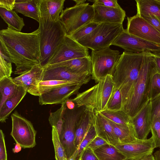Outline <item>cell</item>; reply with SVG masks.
<instances>
[{
	"instance_id": "1",
	"label": "cell",
	"mask_w": 160,
	"mask_h": 160,
	"mask_svg": "<svg viewBox=\"0 0 160 160\" xmlns=\"http://www.w3.org/2000/svg\"><path fill=\"white\" fill-rule=\"evenodd\" d=\"M40 31L24 33L7 28L0 31V45L16 66L15 74L21 75L41 66Z\"/></svg>"
},
{
	"instance_id": "2",
	"label": "cell",
	"mask_w": 160,
	"mask_h": 160,
	"mask_svg": "<svg viewBox=\"0 0 160 160\" xmlns=\"http://www.w3.org/2000/svg\"><path fill=\"white\" fill-rule=\"evenodd\" d=\"M148 52L132 53L124 51L120 55L112 77L114 88L118 89L121 93L122 109L132 93L144 58Z\"/></svg>"
},
{
	"instance_id": "3",
	"label": "cell",
	"mask_w": 160,
	"mask_h": 160,
	"mask_svg": "<svg viewBox=\"0 0 160 160\" xmlns=\"http://www.w3.org/2000/svg\"><path fill=\"white\" fill-rule=\"evenodd\" d=\"M156 70L154 55L152 53L148 52L144 58L132 93L122 109L131 118L149 99L148 93L150 79L152 74Z\"/></svg>"
},
{
	"instance_id": "4",
	"label": "cell",
	"mask_w": 160,
	"mask_h": 160,
	"mask_svg": "<svg viewBox=\"0 0 160 160\" xmlns=\"http://www.w3.org/2000/svg\"><path fill=\"white\" fill-rule=\"evenodd\" d=\"M40 63L46 66L62 43L66 35L59 20L55 22L39 16Z\"/></svg>"
},
{
	"instance_id": "5",
	"label": "cell",
	"mask_w": 160,
	"mask_h": 160,
	"mask_svg": "<svg viewBox=\"0 0 160 160\" xmlns=\"http://www.w3.org/2000/svg\"><path fill=\"white\" fill-rule=\"evenodd\" d=\"M114 86L113 77L108 75L97 84L72 99L78 107L100 112L106 109L107 104Z\"/></svg>"
},
{
	"instance_id": "6",
	"label": "cell",
	"mask_w": 160,
	"mask_h": 160,
	"mask_svg": "<svg viewBox=\"0 0 160 160\" xmlns=\"http://www.w3.org/2000/svg\"><path fill=\"white\" fill-rule=\"evenodd\" d=\"M123 29L122 24L99 23L90 33L77 42L92 50L100 49L111 45Z\"/></svg>"
},
{
	"instance_id": "7",
	"label": "cell",
	"mask_w": 160,
	"mask_h": 160,
	"mask_svg": "<svg viewBox=\"0 0 160 160\" xmlns=\"http://www.w3.org/2000/svg\"><path fill=\"white\" fill-rule=\"evenodd\" d=\"M90 56L92 65V78L98 83L108 75L112 76L120 55L118 51L112 49L109 46L92 50Z\"/></svg>"
},
{
	"instance_id": "8",
	"label": "cell",
	"mask_w": 160,
	"mask_h": 160,
	"mask_svg": "<svg viewBox=\"0 0 160 160\" xmlns=\"http://www.w3.org/2000/svg\"><path fill=\"white\" fill-rule=\"evenodd\" d=\"M93 16V4L90 5L88 3H85L67 8L61 14L59 21L68 35L92 21Z\"/></svg>"
},
{
	"instance_id": "9",
	"label": "cell",
	"mask_w": 160,
	"mask_h": 160,
	"mask_svg": "<svg viewBox=\"0 0 160 160\" xmlns=\"http://www.w3.org/2000/svg\"><path fill=\"white\" fill-rule=\"evenodd\" d=\"M85 107H77L72 110H65L63 117V130L60 137L68 160L76 151L74 141L77 124L84 112Z\"/></svg>"
},
{
	"instance_id": "10",
	"label": "cell",
	"mask_w": 160,
	"mask_h": 160,
	"mask_svg": "<svg viewBox=\"0 0 160 160\" xmlns=\"http://www.w3.org/2000/svg\"><path fill=\"white\" fill-rule=\"evenodd\" d=\"M10 135L23 148H32L36 145L37 131L32 122L15 111L11 115Z\"/></svg>"
},
{
	"instance_id": "11",
	"label": "cell",
	"mask_w": 160,
	"mask_h": 160,
	"mask_svg": "<svg viewBox=\"0 0 160 160\" xmlns=\"http://www.w3.org/2000/svg\"><path fill=\"white\" fill-rule=\"evenodd\" d=\"M112 45L119 47L123 49L124 51L129 52H160V45L130 35L124 29Z\"/></svg>"
},
{
	"instance_id": "12",
	"label": "cell",
	"mask_w": 160,
	"mask_h": 160,
	"mask_svg": "<svg viewBox=\"0 0 160 160\" xmlns=\"http://www.w3.org/2000/svg\"><path fill=\"white\" fill-rule=\"evenodd\" d=\"M89 56L88 48L66 35L46 66Z\"/></svg>"
},
{
	"instance_id": "13",
	"label": "cell",
	"mask_w": 160,
	"mask_h": 160,
	"mask_svg": "<svg viewBox=\"0 0 160 160\" xmlns=\"http://www.w3.org/2000/svg\"><path fill=\"white\" fill-rule=\"evenodd\" d=\"M127 28L130 34L160 45V33L142 17L136 14L127 17Z\"/></svg>"
},
{
	"instance_id": "14",
	"label": "cell",
	"mask_w": 160,
	"mask_h": 160,
	"mask_svg": "<svg viewBox=\"0 0 160 160\" xmlns=\"http://www.w3.org/2000/svg\"><path fill=\"white\" fill-rule=\"evenodd\" d=\"M126 157L127 160H138L152 154L156 144L153 137L141 140L137 139L128 143L114 145Z\"/></svg>"
},
{
	"instance_id": "15",
	"label": "cell",
	"mask_w": 160,
	"mask_h": 160,
	"mask_svg": "<svg viewBox=\"0 0 160 160\" xmlns=\"http://www.w3.org/2000/svg\"><path fill=\"white\" fill-rule=\"evenodd\" d=\"M84 84L82 82L60 87L41 95L39 102L41 105L62 104L72 95L77 94L81 87Z\"/></svg>"
},
{
	"instance_id": "16",
	"label": "cell",
	"mask_w": 160,
	"mask_h": 160,
	"mask_svg": "<svg viewBox=\"0 0 160 160\" xmlns=\"http://www.w3.org/2000/svg\"><path fill=\"white\" fill-rule=\"evenodd\" d=\"M132 122L137 139H147L151 131L152 121L151 101L149 99L132 118Z\"/></svg>"
},
{
	"instance_id": "17",
	"label": "cell",
	"mask_w": 160,
	"mask_h": 160,
	"mask_svg": "<svg viewBox=\"0 0 160 160\" xmlns=\"http://www.w3.org/2000/svg\"><path fill=\"white\" fill-rule=\"evenodd\" d=\"M44 68L41 66H35L29 71L12 79L18 86L23 87L29 94L38 96V87L42 81Z\"/></svg>"
},
{
	"instance_id": "18",
	"label": "cell",
	"mask_w": 160,
	"mask_h": 160,
	"mask_svg": "<svg viewBox=\"0 0 160 160\" xmlns=\"http://www.w3.org/2000/svg\"><path fill=\"white\" fill-rule=\"evenodd\" d=\"M91 78V75L75 74L63 67H46L44 68L42 81L57 80L83 82L86 84Z\"/></svg>"
},
{
	"instance_id": "19",
	"label": "cell",
	"mask_w": 160,
	"mask_h": 160,
	"mask_svg": "<svg viewBox=\"0 0 160 160\" xmlns=\"http://www.w3.org/2000/svg\"><path fill=\"white\" fill-rule=\"evenodd\" d=\"M94 16L92 21L99 23L122 24L126 12L122 8H115L93 3Z\"/></svg>"
},
{
	"instance_id": "20",
	"label": "cell",
	"mask_w": 160,
	"mask_h": 160,
	"mask_svg": "<svg viewBox=\"0 0 160 160\" xmlns=\"http://www.w3.org/2000/svg\"><path fill=\"white\" fill-rule=\"evenodd\" d=\"M93 123L97 136L110 144L120 143L108 120L99 112L94 111Z\"/></svg>"
},
{
	"instance_id": "21",
	"label": "cell",
	"mask_w": 160,
	"mask_h": 160,
	"mask_svg": "<svg viewBox=\"0 0 160 160\" xmlns=\"http://www.w3.org/2000/svg\"><path fill=\"white\" fill-rule=\"evenodd\" d=\"M65 0H38L39 16L49 20L56 22L63 10Z\"/></svg>"
},
{
	"instance_id": "22",
	"label": "cell",
	"mask_w": 160,
	"mask_h": 160,
	"mask_svg": "<svg viewBox=\"0 0 160 160\" xmlns=\"http://www.w3.org/2000/svg\"><path fill=\"white\" fill-rule=\"evenodd\" d=\"M59 66L63 67L69 72L76 74L91 76L92 74V65L90 55L48 65L45 67Z\"/></svg>"
},
{
	"instance_id": "23",
	"label": "cell",
	"mask_w": 160,
	"mask_h": 160,
	"mask_svg": "<svg viewBox=\"0 0 160 160\" xmlns=\"http://www.w3.org/2000/svg\"><path fill=\"white\" fill-rule=\"evenodd\" d=\"M94 113V111L86 108L77 124L74 141L76 151L79 146L90 126L93 122Z\"/></svg>"
},
{
	"instance_id": "24",
	"label": "cell",
	"mask_w": 160,
	"mask_h": 160,
	"mask_svg": "<svg viewBox=\"0 0 160 160\" xmlns=\"http://www.w3.org/2000/svg\"><path fill=\"white\" fill-rule=\"evenodd\" d=\"M27 92L22 87L18 86L15 93L9 98L0 108V121L5 122L12 112L22 100Z\"/></svg>"
},
{
	"instance_id": "25",
	"label": "cell",
	"mask_w": 160,
	"mask_h": 160,
	"mask_svg": "<svg viewBox=\"0 0 160 160\" xmlns=\"http://www.w3.org/2000/svg\"><path fill=\"white\" fill-rule=\"evenodd\" d=\"M38 2V0H16L14 10L39 23Z\"/></svg>"
},
{
	"instance_id": "26",
	"label": "cell",
	"mask_w": 160,
	"mask_h": 160,
	"mask_svg": "<svg viewBox=\"0 0 160 160\" xmlns=\"http://www.w3.org/2000/svg\"><path fill=\"white\" fill-rule=\"evenodd\" d=\"M93 152L99 160H127L115 146L108 143L99 147Z\"/></svg>"
},
{
	"instance_id": "27",
	"label": "cell",
	"mask_w": 160,
	"mask_h": 160,
	"mask_svg": "<svg viewBox=\"0 0 160 160\" xmlns=\"http://www.w3.org/2000/svg\"><path fill=\"white\" fill-rule=\"evenodd\" d=\"M108 119L112 126L120 144L130 143L137 139L132 124L129 125H122Z\"/></svg>"
},
{
	"instance_id": "28",
	"label": "cell",
	"mask_w": 160,
	"mask_h": 160,
	"mask_svg": "<svg viewBox=\"0 0 160 160\" xmlns=\"http://www.w3.org/2000/svg\"><path fill=\"white\" fill-rule=\"evenodd\" d=\"M0 15L7 24V28L14 31L21 32L25 26L23 18L20 17L13 10H9L0 8Z\"/></svg>"
},
{
	"instance_id": "29",
	"label": "cell",
	"mask_w": 160,
	"mask_h": 160,
	"mask_svg": "<svg viewBox=\"0 0 160 160\" xmlns=\"http://www.w3.org/2000/svg\"><path fill=\"white\" fill-rule=\"evenodd\" d=\"M137 14L141 16L154 15L160 18V0H136Z\"/></svg>"
},
{
	"instance_id": "30",
	"label": "cell",
	"mask_w": 160,
	"mask_h": 160,
	"mask_svg": "<svg viewBox=\"0 0 160 160\" xmlns=\"http://www.w3.org/2000/svg\"><path fill=\"white\" fill-rule=\"evenodd\" d=\"M18 87L11 77H4L0 79V108L5 101L15 93Z\"/></svg>"
},
{
	"instance_id": "31",
	"label": "cell",
	"mask_w": 160,
	"mask_h": 160,
	"mask_svg": "<svg viewBox=\"0 0 160 160\" xmlns=\"http://www.w3.org/2000/svg\"><path fill=\"white\" fill-rule=\"evenodd\" d=\"M99 112L107 119L117 124L129 125L132 124L131 118L123 110L112 111L106 109Z\"/></svg>"
},
{
	"instance_id": "32",
	"label": "cell",
	"mask_w": 160,
	"mask_h": 160,
	"mask_svg": "<svg viewBox=\"0 0 160 160\" xmlns=\"http://www.w3.org/2000/svg\"><path fill=\"white\" fill-rule=\"evenodd\" d=\"M65 102L62 104L61 107L57 111L53 112H51L48 118L50 125L52 127H56L59 137L63 130V117L66 110Z\"/></svg>"
},
{
	"instance_id": "33",
	"label": "cell",
	"mask_w": 160,
	"mask_h": 160,
	"mask_svg": "<svg viewBox=\"0 0 160 160\" xmlns=\"http://www.w3.org/2000/svg\"><path fill=\"white\" fill-rule=\"evenodd\" d=\"M79 83L80 82L57 80L42 81L39 82L38 85V96L45 92L55 88Z\"/></svg>"
},
{
	"instance_id": "34",
	"label": "cell",
	"mask_w": 160,
	"mask_h": 160,
	"mask_svg": "<svg viewBox=\"0 0 160 160\" xmlns=\"http://www.w3.org/2000/svg\"><path fill=\"white\" fill-rule=\"evenodd\" d=\"M52 135L56 160H68L58 131L54 126L52 127Z\"/></svg>"
},
{
	"instance_id": "35",
	"label": "cell",
	"mask_w": 160,
	"mask_h": 160,
	"mask_svg": "<svg viewBox=\"0 0 160 160\" xmlns=\"http://www.w3.org/2000/svg\"><path fill=\"white\" fill-rule=\"evenodd\" d=\"M0 79L6 77H11L12 72L10 59L0 45Z\"/></svg>"
},
{
	"instance_id": "36",
	"label": "cell",
	"mask_w": 160,
	"mask_h": 160,
	"mask_svg": "<svg viewBox=\"0 0 160 160\" xmlns=\"http://www.w3.org/2000/svg\"><path fill=\"white\" fill-rule=\"evenodd\" d=\"M98 24L92 21L89 22L67 35L73 40L78 42L90 33Z\"/></svg>"
},
{
	"instance_id": "37",
	"label": "cell",
	"mask_w": 160,
	"mask_h": 160,
	"mask_svg": "<svg viewBox=\"0 0 160 160\" xmlns=\"http://www.w3.org/2000/svg\"><path fill=\"white\" fill-rule=\"evenodd\" d=\"M106 109L116 111L122 110V99L121 92L118 88H113L108 100Z\"/></svg>"
},
{
	"instance_id": "38",
	"label": "cell",
	"mask_w": 160,
	"mask_h": 160,
	"mask_svg": "<svg viewBox=\"0 0 160 160\" xmlns=\"http://www.w3.org/2000/svg\"><path fill=\"white\" fill-rule=\"evenodd\" d=\"M160 93V73L157 70L152 74L149 82L148 97L151 99Z\"/></svg>"
},
{
	"instance_id": "39",
	"label": "cell",
	"mask_w": 160,
	"mask_h": 160,
	"mask_svg": "<svg viewBox=\"0 0 160 160\" xmlns=\"http://www.w3.org/2000/svg\"><path fill=\"white\" fill-rule=\"evenodd\" d=\"M96 136V132L93 123L90 126L86 135L81 142L78 148L73 154L76 157V160H78L83 150Z\"/></svg>"
},
{
	"instance_id": "40",
	"label": "cell",
	"mask_w": 160,
	"mask_h": 160,
	"mask_svg": "<svg viewBox=\"0 0 160 160\" xmlns=\"http://www.w3.org/2000/svg\"><path fill=\"white\" fill-rule=\"evenodd\" d=\"M151 131L156 144V148H160V118L152 119Z\"/></svg>"
},
{
	"instance_id": "41",
	"label": "cell",
	"mask_w": 160,
	"mask_h": 160,
	"mask_svg": "<svg viewBox=\"0 0 160 160\" xmlns=\"http://www.w3.org/2000/svg\"><path fill=\"white\" fill-rule=\"evenodd\" d=\"M151 99L152 119L157 118H160V93Z\"/></svg>"
},
{
	"instance_id": "42",
	"label": "cell",
	"mask_w": 160,
	"mask_h": 160,
	"mask_svg": "<svg viewBox=\"0 0 160 160\" xmlns=\"http://www.w3.org/2000/svg\"><path fill=\"white\" fill-rule=\"evenodd\" d=\"M141 16L151 24L160 33V18H159L152 14H147Z\"/></svg>"
},
{
	"instance_id": "43",
	"label": "cell",
	"mask_w": 160,
	"mask_h": 160,
	"mask_svg": "<svg viewBox=\"0 0 160 160\" xmlns=\"http://www.w3.org/2000/svg\"><path fill=\"white\" fill-rule=\"evenodd\" d=\"M89 1L98 5L106 7L120 9L122 8L118 2L117 0H95Z\"/></svg>"
},
{
	"instance_id": "44",
	"label": "cell",
	"mask_w": 160,
	"mask_h": 160,
	"mask_svg": "<svg viewBox=\"0 0 160 160\" xmlns=\"http://www.w3.org/2000/svg\"><path fill=\"white\" fill-rule=\"evenodd\" d=\"M5 135L0 130V160H7V154L5 140Z\"/></svg>"
},
{
	"instance_id": "45",
	"label": "cell",
	"mask_w": 160,
	"mask_h": 160,
	"mask_svg": "<svg viewBox=\"0 0 160 160\" xmlns=\"http://www.w3.org/2000/svg\"><path fill=\"white\" fill-rule=\"evenodd\" d=\"M108 143L103 138L96 135L86 148H90L93 151L103 145Z\"/></svg>"
},
{
	"instance_id": "46",
	"label": "cell",
	"mask_w": 160,
	"mask_h": 160,
	"mask_svg": "<svg viewBox=\"0 0 160 160\" xmlns=\"http://www.w3.org/2000/svg\"><path fill=\"white\" fill-rule=\"evenodd\" d=\"M79 157L82 160H99L93 151L88 148L83 150Z\"/></svg>"
},
{
	"instance_id": "47",
	"label": "cell",
	"mask_w": 160,
	"mask_h": 160,
	"mask_svg": "<svg viewBox=\"0 0 160 160\" xmlns=\"http://www.w3.org/2000/svg\"><path fill=\"white\" fill-rule=\"evenodd\" d=\"M16 0H0V8L9 10H14Z\"/></svg>"
},
{
	"instance_id": "48",
	"label": "cell",
	"mask_w": 160,
	"mask_h": 160,
	"mask_svg": "<svg viewBox=\"0 0 160 160\" xmlns=\"http://www.w3.org/2000/svg\"><path fill=\"white\" fill-rule=\"evenodd\" d=\"M65 104L66 109L72 110L77 107L72 99H68L65 102Z\"/></svg>"
},
{
	"instance_id": "49",
	"label": "cell",
	"mask_w": 160,
	"mask_h": 160,
	"mask_svg": "<svg viewBox=\"0 0 160 160\" xmlns=\"http://www.w3.org/2000/svg\"><path fill=\"white\" fill-rule=\"evenodd\" d=\"M158 72L160 73V52L152 53Z\"/></svg>"
},
{
	"instance_id": "50",
	"label": "cell",
	"mask_w": 160,
	"mask_h": 160,
	"mask_svg": "<svg viewBox=\"0 0 160 160\" xmlns=\"http://www.w3.org/2000/svg\"><path fill=\"white\" fill-rule=\"evenodd\" d=\"M22 148L19 144L16 143L14 147L12 149V151L14 153L19 152L21 151Z\"/></svg>"
},
{
	"instance_id": "51",
	"label": "cell",
	"mask_w": 160,
	"mask_h": 160,
	"mask_svg": "<svg viewBox=\"0 0 160 160\" xmlns=\"http://www.w3.org/2000/svg\"><path fill=\"white\" fill-rule=\"evenodd\" d=\"M138 160H155V159L153 155L152 154H150Z\"/></svg>"
},
{
	"instance_id": "52",
	"label": "cell",
	"mask_w": 160,
	"mask_h": 160,
	"mask_svg": "<svg viewBox=\"0 0 160 160\" xmlns=\"http://www.w3.org/2000/svg\"><path fill=\"white\" fill-rule=\"evenodd\" d=\"M153 155L155 160H160V149L157 151Z\"/></svg>"
},
{
	"instance_id": "53",
	"label": "cell",
	"mask_w": 160,
	"mask_h": 160,
	"mask_svg": "<svg viewBox=\"0 0 160 160\" xmlns=\"http://www.w3.org/2000/svg\"><path fill=\"white\" fill-rule=\"evenodd\" d=\"M76 3V4L79 5L85 3L86 0H73Z\"/></svg>"
},
{
	"instance_id": "54",
	"label": "cell",
	"mask_w": 160,
	"mask_h": 160,
	"mask_svg": "<svg viewBox=\"0 0 160 160\" xmlns=\"http://www.w3.org/2000/svg\"><path fill=\"white\" fill-rule=\"evenodd\" d=\"M68 160H75V159L72 157H71Z\"/></svg>"
},
{
	"instance_id": "55",
	"label": "cell",
	"mask_w": 160,
	"mask_h": 160,
	"mask_svg": "<svg viewBox=\"0 0 160 160\" xmlns=\"http://www.w3.org/2000/svg\"><path fill=\"white\" fill-rule=\"evenodd\" d=\"M78 160H82L80 158H79Z\"/></svg>"
}]
</instances>
